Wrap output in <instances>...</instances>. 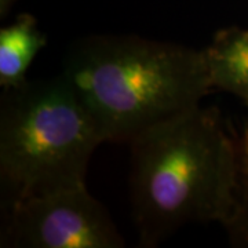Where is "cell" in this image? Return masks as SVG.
Wrapping results in <instances>:
<instances>
[{
    "mask_svg": "<svg viewBox=\"0 0 248 248\" xmlns=\"http://www.w3.org/2000/svg\"><path fill=\"white\" fill-rule=\"evenodd\" d=\"M46 46L45 33L31 14H21L0 31V86L16 87L27 81V71Z\"/></svg>",
    "mask_w": 248,
    "mask_h": 248,
    "instance_id": "6",
    "label": "cell"
},
{
    "mask_svg": "<svg viewBox=\"0 0 248 248\" xmlns=\"http://www.w3.org/2000/svg\"><path fill=\"white\" fill-rule=\"evenodd\" d=\"M105 138L63 76L3 89L0 177L6 202L86 185L94 151Z\"/></svg>",
    "mask_w": 248,
    "mask_h": 248,
    "instance_id": "3",
    "label": "cell"
},
{
    "mask_svg": "<svg viewBox=\"0 0 248 248\" xmlns=\"http://www.w3.org/2000/svg\"><path fill=\"white\" fill-rule=\"evenodd\" d=\"M205 51L214 90L228 91L248 105V29H222Z\"/></svg>",
    "mask_w": 248,
    "mask_h": 248,
    "instance_id": "5",
    "label": "cell"
},
{
    "mask_svg": "<svg viewBox=\"0 0 248 248\" xmlns=\"http://www.w3.org/2000/svg\"><path fill=\"white\" fill-rule=\"evenodd\" d=\"M239 169L234 205L229 219L223 225L231 243L248 247V123L243 135L237 138Z\"/></svg>",
    "mask_w": 248,
    "mask_h": 248,
    "instance_id": "7",
    "label": "cell"
},
{
    "mask_svg": "<svg viewBox=\"0 0 248 248\" xmlns=\"http://www.w3.org/2000/svg\"><path fill=\"white\" fill-rule=\"evenodd\" d=\"M130 193L143 247H156L190 223L229 219L237 186V140L218 109L200 105L138 134Z\"/></svg>",
    "mask_w": 248,
    "mask_h": 248,
    "instance_id": "1",
    "label": "cell"
},
{
    "mask_svg": "<svg viewBox=\"0 0 248 248\" xmlns=\"http://www.w3.org/2000/svg\"><path fill=\"white\" fill-rule=\"evenodd\" d=\"M62 76L107 142H128L199 107L214 90L205 50L138 36H89L72 46Z\"/></svg>",
    "mask_w": 248,
    "mask_h": 248,
    "instance_id": "2",
    "label": "cell"
},
{
    "mask_svg": "<svg viewBox=\"0 0 248 248\" xmlns=\"http://www.w3.org/2000/svg\"><path fill=\"white\" fill-rule=\"evenodd\" d=\"M1 247L122 248L107 208L86 185L6 202Z\"/></svg>",
    "mask_w": 248,
    "mask_h": 248,
    "instance_id": "4",
    "label": "cell"
}]
</instances>
